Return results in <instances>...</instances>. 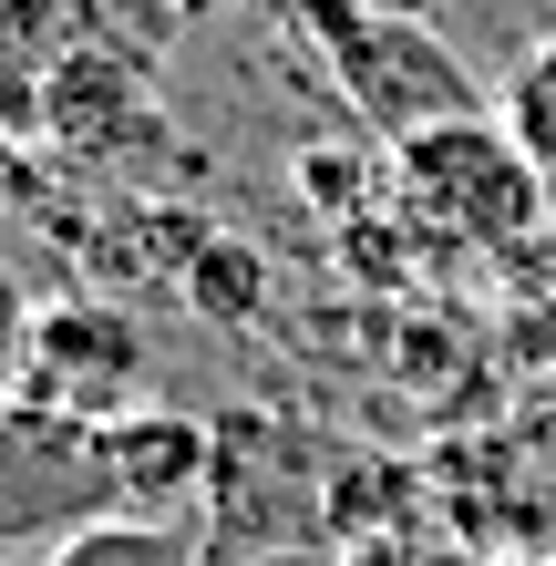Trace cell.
Returning <instances> with one entry per match:
<instances>
[{
  "label": "cell",
  "instance_id": "cell-1",
  "mask_svg": "<svg viewBox=\"0 0 556 566\" xmlns=\"http://www.w3.org/2000/svg\"><path fill=\"white\" fill-rule=\"evenodd\" d=\"M391 196L422 238L443 248H536V227L556 207V186L526 165V145L505 135L495 114H453V124H422V135L391 145Z\"/></svg>",
  "mask_w": 556,
  "mask_h": 566
},
{
  "label": "cell",
  "instance_id": "cell-2",
  "mask_svg": "<svg viewBox=\"0 0 556 566\" xmlns=\"http://www.w3.org/2000/svg\"><path fill=\"white\" fill-rule=\"evenodd\" d=\"M300 21L319 31L331 83L350 93V114H361L381 145L422 135V124H453V114H484V83L464 73V52L433 42L422 21H391L371 0H300Z\"/></svg>",
  "mask_w": 556,
  "mask_h": 566
},
{
  "label": "cell",
  "instance_id": "cell-3",
  "mask_svg": "<svg viewBox=\"0 0 556 566\" xmlns=\"http://www.w3.org/2000/svg\"><path fill=\"white\" fill-rule=\"evenodd\" d=\"M11 381L31 402L73 412V422H114L155 402V340L135 329V310H114V298H42L21 329V360Z\"/></svg>",
  "mask_w": 556,
  "mask_h": 566
},
{
  "label": "cell",
  "instance_id": "cell-4",
  "mask_svg": "<svg viewBox=\"0 0 556 566\" xmlns=\"http://www.w3.org/2000/svg\"><path fill=\"white\" fill-rule=\"evenodd\" d=\"M104 515V474H93V422L31 402L21 381H0V546H62L73 525Z\"/></svg>",
  "mask_w": 556,
  "mask_h": 566
},
{
  "label": "cell",
  "instance_id": "cell-5",
  "mask_svg": "<svg viewBox=\"0 0 556 566\" xmlns=\"http://www.w3.org/2000/svg\"><path fill=\"white\" fill-rule=\"evenodd\" d=\"M93 474H104V515L186 525L207 505V474H217V422L176 412V402H135V412L93 422Z\"/></svg>",
  "mask_w": 556,
  "mask_h": 566
},
{
  "label": "cell",
  "instance_id": "cell-6",
  "mask_svg": "<svg viewBox=\"0 0 556 566\" xmlns=\"http://www.w3.org/2000/svg\"><path fill=\"white\" fill-rule=\"evenodd\" d=\"M402 525H433V474L402 453H340L331 474V556L371 546V536H402Z\"/></svg>",
  "mask_w": 556,
  "mask_h": 566
},
{
  "label": "cell",
  "instance_id": "cell-7",
  "mask_svg": "<svg viewBox=\"0 0 556 566\" xmlns=\"http://www.w3.org/2000/svg\"><path fill=\"white\" fill-rule=\"evenodd\" d=\"M42 566H207V536H196V525H166V515H93Z\"/></svg>",
  "mask_w": 556,
  "mask_h": 566
},
{
  "label": "cell",
  "instance_id": "cell-8",
  "mask_svg": "<svg viewBox=\"0 0 556 566\" xmlns=\"http://www.w3.org/2000/svg\"><path fill=\"white\" fill-rule=\"evenodd\" d=\"M176 298L196 310V329H248L258 310H269V258H258L248 238H207Z\"/></svg>",
  "mask_w": 556,
  "mask_h": 566
},
{
  "label": "cell",
  "instance_id": "cell-9",
  "mask_svg": "<svg viewBox=\"0 0 556 566\" xmlns=\"http://www.w3.org/2000/svg\"><path fill=\"white\" fill-rule=\"evenodd\" d=\"M495 124L526 145V165L556 186V31H536V42L505 62V83H495Z\"/></svg>",
  "mask_w": 556,
  "mask_h": 566
},
{
  "label": "cell",
  "instance_id": "cell-10",
  "mask_svg": "<svg viewBox=\"0 0 556 566\" xmlns=\"http://www.w3.org/2000/svg\"><path fill=\"white\" fill-rule=\"evenodd\" d=\"M381 186H391V176H371V155H350V145H310V155H300V196H310L319 217H361Z\"/></svg>",
  "mask_w": 556,
  "mask_h": 566
},
{
  "label": "cell",
  "instance_id": "cell-11",
  "mask_svg": "<svg viewBox=\"0 0 556 566\" xmlns=\"http://www.w3.org/2000/svg\"><path fill=\"white\" fill-rule=\"evenodd\" d=\"M340 566H484V556H474V536H453V525H402V536L350 546Z\"/></svg>",
  "mask_w": 556,
  "mask_h": 566
},
{
  "label": "cell",
  "instance_id": "cell-12",
  "mask_svg": "<svg viewBox=\"0 0 556 566\" xmlns=\"http://www.w3.org/2000/svg\"><path fill=\"white\" fill-rule=\"evenodd\" d=\"M21 329H31V298L0 279V360H21Z\"/></svg>",
  "mask_w": 556,
  "mask_h": 566
},
{
  "label": "cell",
  "instance_id": "cell-13",
  "mask_svg": "<svg viewBox=\"0 0 556 566\" xmlns=\"http://www.w3.org/2000/svg\"><path fill=\"white\" fill-rule=\"evenodd\" d=\"M238 566H340L331 546H300V556H238Z\"/></svg>",
  "mask_w": 556,
  "mask_h": 566
},
{
  "label": "cell",
  "instance_id": "cell-14",
  "mask_svg": "<svg viewBox=\"0 0 556 566\" xmlns=\"http://www.w3.org/2000/svg\"><path fill=\"white\" fill-rule=\"evenodd\" d=\"M371 11H391V21H422V11H433V0H371Z\"/></svg>",
  "mask_w": 556,
  "mask_h": 566
},
{
  "label": "cell",
  "instance_id": "cell-15",
  "mask_svg": "<svg viewBox=\"0 0 556 566\" xmlns=\"http://www.w3.org/2000/svg\"><path fill=\"white\" fill-rule=\"evenodd\" d=\"M217 11V0H166V21H207Z\"/></svg>",
  "mask_w": 556,
  "mask_h": 566
},
{
  "label": "cell",
  "instance_id": "cell-16",
  "mask_svg": "<svg viewBox=\"0 0 556 566\" xmlns=\"http://www.w3.org/2000/svg\"><path fill=\"white\" fill-rule=\"evenodd\" d=\"M495 566H556V556H495Z\"/></svg>",
  "mask_w": 556,
  "mask_h": 566
},
{
  "label": "cell",
  "instance_id": "cell-17",
  "mask_svg": "<svg viewBox=\"0 0 556 566\" xmlns=\"http://www.w3.org/2000/svg\"><path fill=\"white\" fill-rule=\"evenodd\" d=\"M0 566H21V556H11V546H0Z\"/></svg>",
  "mask_w": 556,
  "mask_h": 566
}]
</instances>
